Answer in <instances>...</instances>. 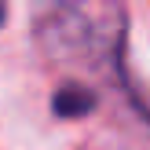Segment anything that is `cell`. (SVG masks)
Listing matches in <instances>:
<instances>
[{
    "label": "cell",
    "instance_id": "7a4b0ae2",
    "mask_svg": "<svg viewBox=\"0 0 150 150\" xmlns=\"http://www.w3.org/2000/svg\"><path fill=\"white\" fill-rule=\"evenodd\" d=\"M95 106H99V95H95L92 88L77 84V81H66V84L55 88V95H51V114L62 117V121L84 117V114H92Z\"/></svg>",
    "mask_w": 150,
    "mask_h": 150
},
{
    "label": "cell",
    "instance_id": "3957f363",
    "mask_svg": "<svg viewBox=\"0 0 150 150\" xmlns=\"http://www.w3.org/2000/svg\"><path fill=\"white\" fill-rule=\"evenodd\" d=\"M4 15H7V7H4V0H0V26H4Z\"/></svg>",
    "mask_w": 150,
    "mask_h": 150
},
{
    "label": "cell",
    "instance_id": "6da1fadb",
    "mask_svg": "<svg viewBox=\"0 0 150 150\" xmlns=\"http://www.w3.org/2000/svg\"><path fill=\"white\" fill-rule=\"evenodd\" d=\"M44 55L51 62H77L92 70H114L125 81L121 48H125V18L110 0H70L51 7L37 26Z\"/></svg>",
    "mask_w": 150,
    "mask_h": 150
}]
</instances>
